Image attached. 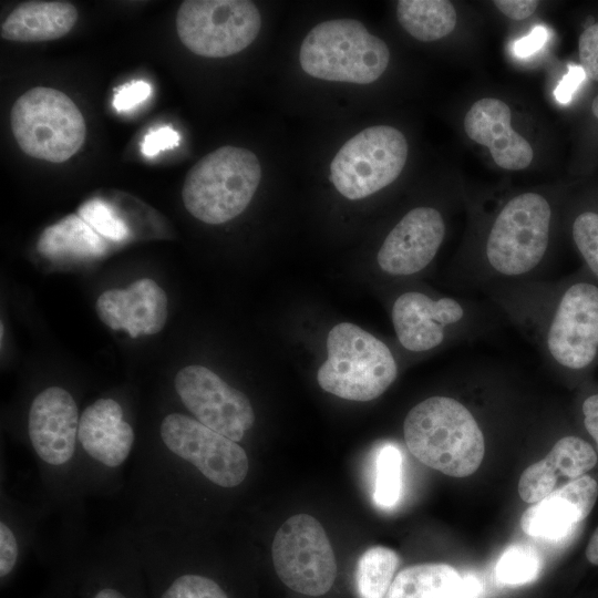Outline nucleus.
<instances>
[{
    "instance_id": "ddd939ff",
    "label": "nucleus",
    "mask_w": 598,
    "mask_h": 598,
    "mask_svg": "<svg viewBox=\"0 0 598 598\" xmlns=\"http://www.w3.org/2000/svg\"><path fill=\"white\" fill-rule=\"evenodd\" d=\"M408 158V142L395 127L364 128L348 140L330 165V181L348 199H362L393 183Z\"/></svg>"
},
{
    "instance_id": "4be33fe9",
    "label": "nucleus",
    "mask_w": 598,
    "mask_h": 598,
    "mask_svg": "<svg viewBox=\"0 0 598 598\" xmlns=\"http://www.w3.org/2000/svg\"><path fill=\"white\" fill-rule=\"evenodd\" d=\"M78 20L76 8L64 1L20 3L1 23V37L16 42H42L64 37Z\"/></svg>"
},
{
    "instance_id": "7ed1b4c3",
    "label": "nucleus",
    "mask_w": 598,
    "mask_h": 598,
    "mask_svg": "<svg viewBox=\"0 0 598 598\" xmlns=\"http://www.w3.org/2000/svg\"><path fill=\"white\" fill-rule=\"evenodd\" d=\"M553 208L548 199L525 192L497 212L475 254L457 260L452 281L460 291L485 295L498 287L543 279L548 262Z\"/></svg>"
},
{
    "instance_id": "1a4fd4ad",
    "label": "nucleus",
    "mask_w": 598,
    "mask_h": 598,
    "mask_svg": "<svg viewBox=\"0 0 598 598\" xmlns=\"http://www.w3.org/2000/svg\"><path fill=\"white\" fill-rule=\"evenodd\" d=\"M327 360L317 372L322 390L350 401H371L398 377L390 348L357 324L342 322L327 337Z\"/></svg>"
},
{
    "instance_id": "393cba45",
    "label": "nucleus",
    "mask_w": 598,
    "mask_h": 598,
    "mask_svg": "<svg viewBox=\"0 0 598 598\" xmlns=\"http://www.w3.org/2000/svg\"><path fill=\"white\" fill-rule=\"evenodd\" d=\"M396 18L410 35L431 42L454 30L457 14L454 6L446 0H400L396 3Z\"/></svg>"
},
{
    "instance_id": "a19ab883",
    "label": "nucleus",
    "mask_w": 598,
    "mask_h": 598,
    "mask_svg": "<svg viewBox=\"0 0 598 598\" xmlns=\"http://www.w3.org/2000/svg\"><path fill=\"white\" fill-rule=\"evenodd\" d=\"M586 557L589 563L598 566V527L586 547Z\"/></svg>"
},
{
    "instance_id": "20e7f679",
    "label": "nucleus",
    "mask_w": 598,
    "mask_h": 598,
    "mask_svg": "<svg viewBox=\"0 0 598 598\" xmlns=\"http://www.w3.org/2000/svg\"><path fill=\"white\" fill-rule=\"evenodd\" d=\"M49 581L33 598H148L131 532L122 524L99 538L62 539L45 556Z\"/></svg>"
},
{
    "instance_id": "f257e3e1",
    "label": "nucleus",
    "mask_w": 598,
    "mask_h": 598,
    "mask_svg": "<svg viewBox=\"0 0 598 598\" xmlns=\"http://www.w3.org/2000/svg\"><path fill=\"white\" fill-rule=\"evenodd\" d=\"M123 495L126 526L145 532L193 533L196 489L241 486L250 470L246 450L196 419L171 411L151 436L138 437Z\"/></svg>"
},
{
    "instance_id": "423d86ee",
    "label": "nucleus",
    "mask_w": 598,
    "mask_h": 598,
    "mask_svg": "<svg viewBox=\"0 0 598 598\" xmlns=\"http://www.w3.org/2000/svg\"><path fill=\"white\" fill-rule=\"evenodd\" d=\"M496 313L501 312L492 302L485 305L461 296H432L421 290L400 293L391 308L398 341L411 352L473 341L495 328Z\"/></svg>"
},
{
    "instance_id": "2f4dec72",
    "label": "nucleus",
    "mask_w": 598,
    "mask_h": 598,
    "mask_svg": "<svg viewBox=\"0 0 598 598\" xmlns=\"http://www.w3.org/2000/svg\"><path fill=\"white\" fill-rule=\"evenodd\" d=\"M557 477L554 467L543 458L523 472L518 482V494L524 502L535 504L554 491Z\"/></svg>"
},
{
    "instance_id": "2eb2a0df",
    "label": "nucleus",
    "mask_w": 598,
    "mask_h": 598,
    "mask_svg": "<svg viewBox=\"0 0 598 598\" xmlns=\"http://www.w3.org/2000/svg\"><path fill=\"white\" fill-rule=\"evenodd\" d=\"M271 555L279 579L291 590L327 594L336 579L337 561L329 537L313 516L296 514L277 530Z\"/></svg>"
},
{
    "instance_id": "58836bf2",
    "label": "nucleus",
    "mask_w": 598,
    "mask_h": 598,
    "mask_svg": "<svg viewBox=\"0 0 598 598\" xmlns=\"http://www.w3.org/2000/svg\"><path fill=\"white\" fill-rule=\"evenodd\" d=\"M582 76L584 70L581 68H570L555 90L556 99L561 103L568 102Z\"/></svg>"
},
{
    "instance_id": "9d476101",
    "label": "nucleus",
    "mask_w": 598,
    "mask_h": 598,
    "mask_svg": "<svg viewBox=\"0 0 598 598\" xmlns=\"http://www.w3.org/2000/svg\"><path fill=\"white\" fill-rule=\"evenodd\" d=\"M389 48L352 19L317 24L301 43L299 62L317 79L355 84L377 81L386 70Z\"/></svg>"
},
{
    "instance_id": "f03ea898",
    "label": "nucleus",
    "mask_w": 598,
    "mask_h": 598,
    "mask_svg": "<svg viewBox=\"0 0 598 598\" xmlns=\"http://www.w3.org/2000/svg\"><path fill=\"white\" fill-rule=\"evenodd\" d=\"M486 296L557 373L578 381L598 367V281L584 268L558 280L502 286Z\"/></svg>"
},
{
    "instance_id": "f8f14e48",
    "label": "nucleus",
    "mask_w": 598,
    "mask_h": 598,
    "mask_svg": "<svg viewBox=\"0 0 598 598\" xmlns=\"http://www.w3.org/2000/svg\"><path fill=\"white\" fill-rule=\"evenodd\" d=\"M126 527L142 565L148 598H233L216 576L196 563L189 533Z\"/></svg>"
},
{
    "instance_id": "dca6fc26",
    "label": "nucleus",
    "mask_w": 598,
    "mask_h": 598,
    "mask_svg": "<svg viewBox=\"0 0 598 598\" xmlns=\"http://www.w3.org/2000/svg\"><path fill=\"white\" fill-rule=\"evenodd\" d=\"M174 391L194 419L234 442L243 441L255 424L248 396L206 367L181 369L174 378Z\"/></svg>"
},
{
    "instance_id": "7c9ffc66",
    "label": "nucleus",
    "mask_w": 598,
    "mask_h": 598,
    "mask_svg": "<svg viewBox=\"0 0 598 598\" xmlns=\"http://www.w3.org/2000/svg\"><path fill=\"white\" fill-rule=\"evenodd\" d=\"M78 215L106 240L120 243L130 236L125 220L105 200L93 198L84 202Z\"/></svg>"
},
{
    "instance_id": "39448f33",
    "label": "nucleus",
    "mask_w": 598,
    "mask_h": 598,
    "mask_svg": "<svg viewBox=\"0 0 598 598\" xmlns=\"http://www.w3.org/2000/svg\"><path fill=\"white\" fill-rule=\"evenodd\" d=\"M403 434L420 462L448 476L473 474L485 455L481 423L452 395H432L415 404L404 419Z\"/></svg>"
},
{
    "instance_id": "cd10ccee",
    "label": "nucleus",
    "mask_w": 598,
    "mask_h": 598,
    "mask_svg": "<svg viewBox=\"0 0 598 598\" xmlns=\"http://www.w3.org/2000/svg\"><path fill=\"white\" fill-rule=\"evenodd\" d=\"M543 561L532 546L514 544L508 546L495 566V579L499 586L517 587L534 581L540 570Z\"/></svg>"
},
{
    "instance_id": "412c9836",
    "label": "nucleus",
    "mask_w": 598,
    "mask_h": 598,
    "mask_svg": "<svg viewBox=\"0 0 598 598\" xmlns=\"http://www.w3.org/2000/svg\"><path fill=\"white\" fill-rule=\"evenodd\" d=\"M0 586L6 589L38 540L42 518L49 514L43 501L28 504L1 484Z\"/></svg>"
},
{
    "instance_id": "bb28decb",
    "label": "nucleus",
    "mask_w": 598,
    "mask_h": 598,
    "mask_svg": "<svg viewBox=\"0 0 598 598\" xmlns=\"http://www.w3.org/2000/svg\"><path fill=\"white\" fill-rule=\"evenodd\" d=\"M545 458L557 475H564L570 480L584 476L597 464L598 460L592 445L574 434L558 439Z\"/></svg>"
},
{
    "instance_id": "79ce46f5",
    "label": "nucleus",
    "mask_w": 598,
    "mask_h": 598,
    "mask_svg": "<svg viewBox=\"0 0 598 598\" xmlns=\"http://www.w3.org/2000/svg\"><path fill=\"white\" fill-rule=\"evenodd\" d=\"M591 112L598 118V94L592 100Z\"/></svg>"
},
{
    "instance_id": "c9c22d12",
    "label": "nucleus",
    "mask_w": 598,
    "mask_h": 598,
    "mask_svg": "<svg viewBox=\"0 0 598 598\" xmlns=\"http://www.w3.org/2000/svg\"><path fill=\"white\" fill-rule=\"evenodd\" d=\"M581 422L598 447V390L587 393L580 403Z\"/></svg>"
},
{
    "instance_id": "0eeeda50",
    "label": "nucleus",
    "mask_w": 598,
    "mask_h": 598,
    "mask_svg": "<svg viewBox=\"0 0 598 598\" xmlns=\"http://www.w3.org/2000/svg\"><path fill=\"white\" fill-rule=\"evenodd\" d=\"M78 439L83 498L123 492L138 434L120 400L103 396L89 404L81 412Z\"/></svg>"
},
{
    "instance_id": "aec40b11",
    "label": "nucleus",
    "mask_w": 598,
    "mask_h": 598,
    "mask_svg": "<svg viewBox=\"0 0 598 598\" xmlns=\"http://www.w3.org/2000/svg\"><path fill=\"white\" fill-rule=\"evenodd\" d=\"M509 106L494 97L476 101L464 117V131L474 142L488 147L502 168L519 171L533 161L530 144L511 126Z\"/></svg>"
},
{
    "instance_id": "a211bd4d",
    "label": "nucleus",
    "mask_w": 598,
    "mask_h": 598,
    "mask_svg": "<svg viewBox=\"0 0 598 598\" xmlns=\"http://www.w3.org/2000/svg\"><path fill=\"white\" fill-rule=\"evenodd\" d=\"M99 318L113 330L131 338L159 332L167 319V296L150 278L138 279L125 289H110L96 300Z\"/></svg>"
},
{
    "instance_id": "72a5a7b5",
    "label": "nucleus",
    "mask_w": 598,
    "mask_h": 598,
    "mask_svg": "<svg viewBox=\"0 0 598 598\" xmlns=\"http://www.w3.org/2000/svg\"><path fill=\"white\" fill-rule=\"evenodd\" d=\"M151 85L144 81H133L120 87L113 96V106L118 112L130 111L143 103L151 94Z\"/></svg>"
},
{
    "instance_id": "4468645a",
    "label": "nucleus",
    "mask_w": 598,
    "mask_h": 598,
    "mask_svg": "<svg viewBox=\"0 0 598 598\" xmlns=\"http://www.w3.org/2000/svg\"><path fill=\"white\" fill-rule=\"evenodd\" d=\"M261 17L247 0H186L176 14L182 43L205 58L236 54L257 38Z\"/></svg>"
},
{
    "instance_id": "6ab92c4d",
    "label": "nucleus",
    "mask_w": 598,
    "mask_h": 598,
    "mask_svg": "<svg viewBox=\"0 0 598 598\" xmlns=\"http://www.w3.org/2000/svg\"><path fill=\"white\" fill-rule=\"evenodd\" d=\"M597 497L598 483L591 476L571 480L530 505L520 518L522 529L536 538H566L588 516Z\"/></svg>"
},
{
    "instance_id": "b1692460",
    "label": "nucleus",
    "mask_w": 598,
    "mask_h": 598,
    "mask_svg": "<svg viewBox=\"0 0 598 598\" xmlns=\"http://www.w3.org/2000/svg\"><path fill=\"white\" fill-rule=\"evenodd\" d=\"M461 575L443 563H423L399 571L385 598H454Z\"/></svg>"
},
{
    "instance_id": "9b49d317",
    "label": "nucleus",
    "mask_w": 598,
    "mask_h": 598,
    "mask_svg": "<svg viewBox=\"0 0 598 598\" xmlns=\"http://www.w3.org/2000/svg\"><path fill=\"white\" fill-rule=\"evenodd\" d=\"M11 130L20 148L29 156L62 163L83 145L84 117L63 92L35 86L23 93L10 114Z\"/></svg>"
},
{
    "instance_id": "e433bc0d",
    "label": "nucleus",
    "mask_w": 598,
    "mask_h": 598,
    "mask_svg": "<svg viewBox=\"0 0 598 598\" xmlns=\"http://www.w3.org/2000/svg\"><path fill=\"white\" fill-rule=\"evenodd\" d=\"M548 38V30L543 25H537L533 31L514 42L513 52L516 56L526 58L538 51Z\"/></svg>"
},
{
    "instance_id": "c756f323",
    "label": "nucleus",
    "mask_w": 598,
    "mask_h": 598,
    "mask_svg": "<svg viewBox=\"0 0 598 598\" xmlns=\"http://www.w3.org/2000/svg\"><path fill=\"white\" fill-rule=\"evenodd\" d=\"M570 233L584 269L598 281V210L587 208L577 213Z\"/></svg>"
},
{
    "instance_id": "ea45409f",
    "label": "nucleus",
    "mask_w": 598,
    "mask_h": 598,
    "mask_svg": "<svg viewBox=\"0 0 598 598\" xmlns=\"http://www.w3.org/2000/svg\"><path fill=\"white\" fill-rule=\"evenodd\" d=\"M483 585L478 577L472 574L461 576L454 598H480Z\"/></svg>"
},
{
    "instance_id": "f704fd0d",
    "label": "nucleus",
    "mask_w": 598,
    "mask_h": 598,
    "mask_svg": "<svg viewBox=\"0 0 598 598\" xmlns=\"http://www.w3.org/2000/svg\"><path fill=\"white\" fill-rule=\"evenodd\" d=\"M179 144V134L169 126L150 131L142 142L141 151L147 157L156 156L159 152L172 150Z\"/></svg>"
},
{
    "instance_id": "6e6552de",
    "label": "nucleus",
    "mask_w": 598,
    "mask_h": 598,
    "mask_svg": "<svg viewBox=\"0 0 598 598\" xmlns=\"http://www.w3.org/2000/svg\"><path fill=\"white\" fill-rule=\"evenodd\" d=\"M260 179V163L252 152L221 146L188 171L182 189L183 203L200 221L224 224L247 208Z\"/></svg>"
},
{
    "instance_id": "5701e85b",
    "label": "nucleus",
    "mask_w": 598,
    "mask_h": 598,
    "mask_svg": "<svg viewBox=\"0 0 598 598\" xmlns=\"http://www.w3.org/2000/svg\"><path fill=\"white\" fill-rule=\"evenodd\" d=\"M37 248L51 260L92 259L105 254L107 240L78 214H72L47 227L39 237Z\"/></svg>"
},
{
    "instance_id": "a878e982",
    "label": "nucleus",
    "mask_w": 598,
    "mask_h": 598,
    "mask_svg": "<svg viewBox=\"0 0 598 598\" xmlns=\"http://www.w3.org/2000/svg\"><path fill=\"white\" fill-rule=\"evenodd\" d=\"M399 555L391 548L373 546L359 558L355 587L359 598H385L399 566Z\"/></svg>"
},
{
    "instance_id": "473e14b6",
    "label": "nucleus",
    "mask_w": 598,
    "mask_h": 598,
    "mask_svg": "<svg viewBox=\"0 0 598 598\" xmlns=\"http://www.w3.org/2000/svg\"><path fill=\"white\" fill-rule=\"evenodd\" d=\"M578 53L585 75L598 81V22L587 27L578 40Z\"/></svg>"
},
{
    "instance_id": "c85d7f7f",
    "label": "nucleus",
    "mask_w": 598,
    "mask_h": 598,
    "mask_svg": "<svg viewBox=\"0 0 598 598\" xmlns=\"http://www.w3.org/2000/svg\"><path fill=\"white\" fill-rule=\"evenodd\" d=\"M402 455L400 450L385 444L377 457L374 501L383 508L394 506L401 494Z\"/></svg>"
},
{
    "instance_id": "4c0bfd02",
    "label": "nucleus",
    "mask_w": 598,
    "mask_h": 598,
    "mask_svg": "<svg viewBox=\"0 0 598 598\" xmlns=\"http://www.w3.org/2000/svg\"><path fill=\"white\" fill-rule=\"evenodd\" d=\"M495 7L507 18L522 21L534 13L538 7L536 0H496Z\"/></svg>"
},
{
    "instance_id": "f3484780",
    "label": "nucleus",
    "mask_w": 598,
    "mask_h": 598,
    "mask_svg": "<svg viewBox=\"0 0 598 598\" xmlns=\"http://www.w3.org/2000/svg\"><path fill=\"white\" fill-rule=\"evenodd\" d=\"M445 231V220L439 209L429 206L410 209L379 248V268L391 277H410L423 271L435 258Z\"/></svg>"
}]
</instances>
